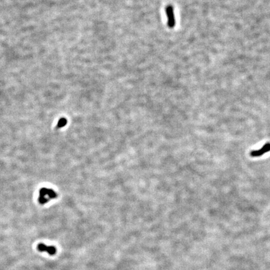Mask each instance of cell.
<instances>
[{
    "label": "cell",
    "instance_id": "7a4b0ae2",
    "mask_svg": "<svg viewBox=\"0 0 270 270\" xmlns=\"http://www.w3.org/2000/svg\"><path fill=\"white\" fill-rule=\"evenodd\" d=\"M166 13L168 18V26L169 28H173L176 25V19L174 9L171 5H168L166 8Z\"/></svg>",
    "mask_w": 270,
    "mask_h": 270
},
{
    "label": "cell",
    "instance_id": "277c9868",
    "mask_svg": "<svg viewBox=\"0 0 270 270\" xmlns=\"http://www.w3.org/2000/svg\"><path fill=\"white\" fill-rule=\"evenodd\" d=\"M38 249L41 252H46L50 255H53L56 253V248L53 246H47L43 243L38 245Z\"/></svg>",
    "mask_w": 270,
    "mask_h": 270
},
{
    "label": "cell",
    "instance_id": "3957f363",
    "mask_svg": "<svg viewBox=\"0 0 270 270\" xmlns=\"http://www.w3.org/2000/svg\"><path fill=\"white\" fill-rule=\"evenodd\" d=\"M270 151V143H266L263 145V146L258 149L253 150L250 153V155L252 157H259L261 156L263 154H266Z\"/></svg>",
    "mask_w": 270,
    "mask_h": 270
},
{
    "label": "cell",
    "instance_id": "6da1fadb",
    "mask_svg": "<svg viewBox=\"0 0 270 270\" xmlns=\"http://www.w3.org/2000/svg\"><path fill=\"white\" fill-rule=\"evenodd\" d=\"M56 197V193L52 190H49L46 188L41 189V191H40V195H39V201L41 204H44L47 203L50 200Z\"/></svg>",
    "mask_w": 270,
    "mask_h": 270
},
{
    "label": "cell",
    "instance_id": "5b68a950",
    "mask_svg": "<svg viewBox=\"0 0 270 270\" xmlns=\"http://www.w3.org/2000/svg\"><path fill=\"white\" fill-rule=\"evenodd\" d=\"M66 124V120L65 118H61L59 120V121L58 123V126L61 128V127L64 126Z\"/></svg>",
    "mask_w": 270,
    "mask_h": 270
}]
</instances>
